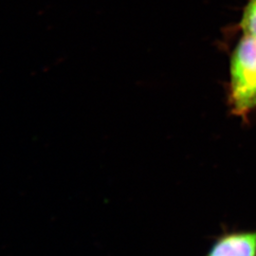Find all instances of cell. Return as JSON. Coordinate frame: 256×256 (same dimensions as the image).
<instances>
[{
  "instance_id": "3",
  "label": "cell",
  "mask_w": 256,
  "mask_h": 256,
  "mask_svg": "<svg viewBox=\"0 0 256 256\" xmlns=\"http://www.w3.org/2000/svg\"><path fill=\"white\" fill-rule=\"evenodd\" d=\"M244 34L256 36V0H250L244 8L239 24Z\"/></svg>"
},
{
  "instance_id": "2",
  "label": "cell",
  "mask_w": 256,
  "mask_h": 256,
  "mask_svg": "<svg viewBox=\"0 0 256 256\" xmlns=\"http://www.w3.org/2000/svg\"><path fill=\"white\" fill-rule=\"evenodd\" d=\"M206 256H256V230L222 232Z\"/></svg>"
},
{
  "instance_id": "1",
  "label": "cell",
  "mask_w": 256,
  "mask_h": 256,
  "mask_svg": "<svg viewBox=\"0 0 256 256\" xmlns=\"http://www.w3.org/2000/svg\"><path fill=\"white\" fill-rule=\"evenodd\" d=\"M230 112L247 120L256 110V36L244 34L230 62Z\"/></svg>"
}]
</instances>
